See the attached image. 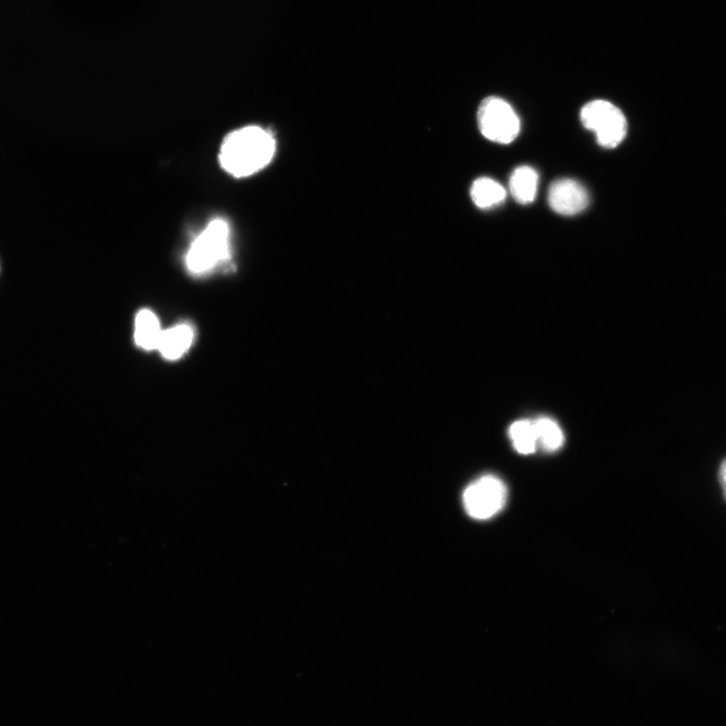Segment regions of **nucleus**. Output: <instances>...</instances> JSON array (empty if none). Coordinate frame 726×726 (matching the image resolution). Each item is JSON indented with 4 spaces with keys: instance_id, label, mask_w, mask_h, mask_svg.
<instances>
[{
    "instance_id": "f257e3e1",
    "label": "nucleus",
    "mask_w": 726,
    "mask_h": 726,
    "mask_svg": "<svg viewBox=\"0 0 726 726\" xmlns=\"http://www.w3.org/2000/svg\"><path fill=\"white\" fill-rule=\"evenodd\" d=\"M277 144L267 130L252 126L229 134L222 143L219 162L235 178H246L266 168L274 159Z\"/></svg>"
},
{
    "instance_id": "f03ea898",
    "label": "nucleus",
    "mask_w": 726,
    "mask_h": 726,
    "mask_svg": "<svg viewBox=\"0 0 726 726\" xmlns=\"http://www.w3.org/2000/svg\"><path fill=\"white\" fill-rule=\"evenodd\" d=\"M230 227L215 218L193 240L186 256L188 270L195 275L209 273L230 259Z\"/></svg>"
},
{
    "instance_id": "7ed1b4c3",
    "label": "nucleus",
    "mask_w": 726,
    "mask_h": 726,
    "mask_svg": "<svg viewBox=\"0 0 726 726\" xmlns=\"http://www.w3.org/2000/svg\"><path fill=\"white\" fill-rule=\"evenodd\" d=\"M584 128L593 132L597 143L605 149H615L628 134L627 118L616 105L605 100H594L581 110Z\"/></svg>"
},
{
    "instance_id": "20e7f679",
    "label": "nucleus",
    "mask_w": 726,
    "mask_h": 726,
    "mask_svg": "<svg viewBox=\"0 0 726 726\" xmlns=\"http://www.w3.org/2000/svg\"><path fill=\"white\" fill-rule=\"evenodd\" d=\"M477 119L483 137L494 143L509 145L518 138L521 131L516 111L500 97L484 99L478 108Z\"/></svg>"
},
{
    "instance_id": "39448f33",
    "label": "nucleus",
    "mask_w": 726,
    "mask_h": 726,
    "mask_svg": "<svg viewBox=\"0 0 726 726\" xmlns=\"http://www.w3.org/2000/svg\"><path fill=\"white\" fill-rule=\"evenodd\" d=\"M508 501L505 482L494 475H484L467 487L463 505L467 514L476 520H489L498 515Z\"/></svg>"
},
{
    "instance_id": "423d86ee",
    "label": "nucleus",
    "mask_w": 726,
    "mask_h": 726,
    "mask_svg": "<svg viewBox=\"0 0 726 726\" xmlns=\"http://www.w3.org/2000/svg\"><path fill=\"white\" fill-rule=\"evenodd\" d=\"M548 201L550 207L558 214L572 216L581 213L589 205V194L578 181L560 179L552 183Z\"/></svg>"
},
{
    "instance_id": "0eeeda50",
    "label": "nucleus",
    "mask_w": 726,
    "mask_h": 726,
    "mask_svg": "<svg viewBox=\"0 0 726 726\" xmlns=\"http://www.w3.org/2000/svg\"><path fill=\"white\" fill-rule=\"evenodd\" d=\"M193 329L188 325H179L163 331L158 349L168 359L181 357L193 342Z\"/></svg>"
},
{
    "instance_id": "6e6552de",
    "label": "nucleus",
    "mask_w": 726,
    "mask_h": 726,
    "mask_svg": "<svg viewBox=\"0 0 726 726\" xmlns=\"http://www.w3.org/2000/svg\"><path fill=\"white\" fill-rule=\"evenodd\" d=\"M539 175L531 167L517 168L511 176L510 190L515 200L521 204L532 203L537 195Z\"/></svg>"
},
{
    "instance_id": "1a4fd4ad",
    "label": "nucleus",
    "mask_w": 726,
    "mask_h": 726,
    "mask_svg": "<svg viewBox=\"0 0 726 726\" xmlns=\"http://www.w3.org/2000/svg\"><path fill=\"white\" fill-rule=\"evenodd\" d=\"M470 194L474 204L481 209L495 207L504 202L507 197L506 189L490 178L477 179L472 184Z\"/></svg>"
},
{
    "instance_id": "9d476101",
    "label": "nucleus",
    "mask_w": 726,
    "mask_h": 726,
    "mask_svg": "<svg viewBox=\"0 0 726 726\" xmlns=\"http://www.w3.org/2000/svg\"><path fill=\"white\" fill-rule=\"evenodd\" d=\"M163 330L156 315L144 310L139 313L136 321V340L145 349L158 348Z\"/></svg>"
},
{
    "instance_id": "9b49d317",
    "label": "nucleus",
    "mask_w": 726,
    "mask_h": 726,
    "mask_svg": "<svg viewBox=\"0 0 726 726\" xmlns=\"http://www.w3.org/2000/svg\"><path fill=\"white\" fill-rule=\"evenodd\" d=\"M538 446L547 452L559 450L564 444V434L560 426L548 417L533 421Z\"/></svg>"
},
{
    "instance_id": "f8f14e48",
    "label": "nucleus",
    "mask_w": 726,
    "mask_h": 726,
    "mask_svg": "<svg viewBox=\"0 0 726 726\" xmlns=\"http://www.w3.org/2000/svg\"><path fill=\"white\" fill-rule=\"evenodd\" d=\"M510 438L517 452L528 455L538 447L537 435L533 421L520 420L510 427Z\"/></svg>"
},
{
    "instance_id": "ddd939ff",
    "label": "nucleus",
    "mask_w": 726,
    "mask_h": 726,
    "mask_svg": "<svg viewBox=\"0 0 726 726\" xmlns=\"http://www.w3.org/2000/svg\"><path fill=\"white\" fill-rule=\"evenodd\" d=\"M718 481L720 483L723 498L726 501V458L721 462L719 466Z\"/></svg>"
},
{
    "instance_id": "4468645a",
    "label": "nucleus",
    "mask_w": 726,
    "mask_h": 726,
    "mask_svg": "<svg viewBox=\"0 0 726 726\" xmlns=\"http://www.w3.org/2000/svg\"><path fill=\"white\" fill-rule=\"evenodd\" d=\"M0 272H2V266H0Z\"/></svg>"
}]
</instances>
